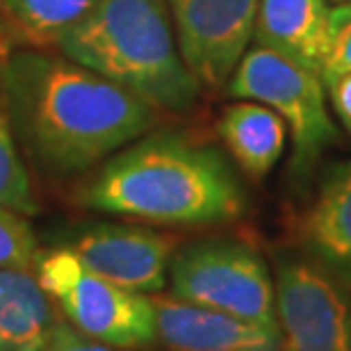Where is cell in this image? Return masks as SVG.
Returning <instances> with one entry per match:
<instances>
[{"instance_id":"15","label":"cell","mask_w":351,"mask_h":351,"mask_svg":"<svg viewBox=\"0 0 351 351\" xmlns=\"http://www.w3.org/2000/svg\"><path fill=\"white\" fill-rule=\"evenodd\" d=\"M101 0H0L12 37L34 48H58Z\"/></svg>"},{"instance_id":"14","label":"cell","mask_w":351,"mask_h":351,"mask_svg":"<svg viewBox=\"0 0 351 351\" xmlns=\"http://www.w3.org/2000/svg\"><path fill=\"white\" fill-rule=\"evenodd\" d=\"M217 130L237 167L254 180H263L283 156L287 125L263 103L237 101L228 105Z\"/></svg>"},{"instance_id":"8","label":"cell","mask_w":351,"mask_h":351,"mask_svg":"<svg viewBox=\"0 0 351 351\" xmlns=\"http://www.w3.org/2000/svg\"><path fill=\"white\" fill-rule=\"evenodd\" d=\"M180 58L201 87L221 89L254 39L258 0H167Z\"/></svg>"},{"instance_id":"11","label":"cell","mask_w":351,"mask_h":351,"mask_svg":"<svg viewBox=\"0 0 351 351\" xmlns=\"http://www.w3.org/2000/svg\"><path fill=\"white\" fill-rule=\"evenodd\" d=\"M156 335L169 351H283L278 328L151 294Z\"/></svg>"},{"instance_id":"3","label":"cell","mask_w":351,"mask_h":351,"mask_svg":"<svg viewBox=\"0 0 351 351\" xmlns=\"http://www.w3.org/2000/svg\"><path fill=\"white\" fill-rule=\"evenodd\" d=\"M58 48L156 110L187 112L201 96L173 41L167 0H101Z\"/></svg>"},{"instance_id":"2","label":"cell","mask_w":351,"mask_h":351,"mask_svg":"<svg viewBox=\"0 0 351 351\" xmlns=\"http://www.w3.org/2000/svg\"><path fill=\"white\" fill-rule=\"evenodd\" d=\"M78 201L165 226H213L247 210V192L226 158L178 135H153L121 151L80 189Z\"/></svg>"},{"instance_id":"12","label":"cell","mask_w":351,"mask_h":351,"mask_svg":"<svg viewBox=\"0 0 351 351\" xmlns=\"http://www.w3.org/2000/svg\"><path fill=\"white\" fill-rule=\"evenodd\" d=\"M328 0H258L254 41L322 73L328 37Z\"/></svg>"},{"instance_id":"5","label":"cell","mask_w":351,"mask_h":351,"mask_svg":"<svg viewBox=\"0 0 351 351\" xmlns=\"http://www.w3.org/2000/svg\"><path fill=\"white\" fill-rule=\"evenodd\" d=\"M226 94L237 101L263 103L283 119L292 135V171L297 176L311 173L338 137L319 73L267 48L254 46L244 53L226 82Z\"/></svg>"},{"instance_id":"6","label":"cell","mask_w":351,"mask_h":351,"mask_svg":"<svg viewBox=\"0 0 351 351\" xmlns=\"http://www.w3.org/2000/svg\"><path fill=\"white\" fill-rule=\"evenodd\" d=\"M171 297L265 326H276L274 276L254 247L237 240H203L169 263Z\"/></svg>"},{"instance_id":"18","label":"cell","mask_w":351,"mask_h":351,"mask_svg":"<svg viewBox=\"0 0 351 351\" xmlns=\"http://www.w3.org/2000/svg\"><path fill=\"white\" fill-rule=\"evenodd\" d=\"M351 71V3H338L328 14V37L326 53L319 78Z\"/></svg>"},{"instance_id":"16","label":"cell","mask_w":351,"mask_h":351,"mask_svg":"<svg viewBox=\"0 0 351 351\" xmlns=\"http://www.w3.org/2000/svg\"><path fill=\"white\" fill-rule=\"evenodd\" d=\"M0 206L21 215L37 213L30 176L21 162L5 114L0 112Z\"/></svg>"},{"instance_id":"7","label":"cell","mask_w":351,"mask_h":351,"mask_svg":"<svg viewBox=\"0 0 351 351\" xmlns=\"http://www.w3.org/2000/svg\"><path fill=\"white\" fill-rule=\"evenodd\" d=\"M274 304L283 351H351L349 290L304 256H280Z\"/></svg>"},{"instance_id":"21","label":"cell","mask_w":351,"mask_h":351,"mask_svg":"<svg viewBox=\"0 0 351 351\" xmlns=\"http://www.w3.org/2000/svg\"><path fill=\"white\" fill-rule=\"evenodd\" d=\"M331 3H335V5H338V3H351V0H331Z\"/></svg>"},{"instance_id":"19","label":"cell","mask_w":351,"mask_h":351,"mask_svg":"<svg viewBox=\"0 0 351 351\" xmlns=\"http://www.w3.org/2000/svg\"><path fill=\"white\" fill-rule=\"evenodd\" d=\"M44 351H128V349H117L110 345H103V342H96L82 335L80 331H75L71 324L66 322H60L55 326V331L48 340V345Z\"/></svg>"},{"instance_id":"20","label":"cell","mask_w":351,"mask_h":351,"mask_svg":"<svg viewBox=\"0 0 351 351\" xmlns=\"http://www.w3.org/2000/svg\"><path fill=\"white\" fill-rule=\"evenodd\" d=\"M326 87V96L331 98V105L345 128L351 132V71L331 75V78L322 80Z\"/></svg>"},{"instance_id":"10","label":"cell","mask_w":351,"mask_h":351,"mask_svg":"<svg viewBox=\"0 0 351 351\" xmlns=\"http://www.w3.org/2000/svg\"><path fill=\"white\" fill-rule=\"evenodd\" d=\"M297 244L335 283L351 292V160L328 165L297 219Z\"/></svg>"},{"instance_id":"4","label":"cell","mask_w":351,"mask_h":351,"mask_svg":"<svg viewBox=\"0 0 351 351\" xmlns=\"http://www.w3.org/2000/svg\"><path fill=\"white\" fill-rule=\"evenodd\" d=\"M37 280L75 331L117 349L158 340L151 294H139L89 271L69 249L37 258Z\"/></svg>"},{"instance_id":"13","label":"cell","mask_w":351,"mask_h":351,"mask_svg":"<svg viewBox=\"0 0 351 351\" xmlns=\"http://www.w3.org/2000/svg\"><path fill=\"white\" fill-rule=\"evenodd\" d=\"M58 306L30 269H0V351H44Z\"/></svg>"},{"instance_id":"9","label":"cell","mask_w":351,"mask_h":351,"mask_svg":"<svg viewBox=\"0 0 351 351\" xmlns=\"http://www.w3.org/2000/svg\"><path fill=\"white\" fill-rule=\"evenodd\" d=\"M89 271L125 290L158 294L165 290L173 240L149 228L94 226L66 247Z\"/></svg>"},{"instance_id":"1","label":"cell","mask_w":351,"mask_h":351,"mask_svg":"<svg viewBox=\"0 0 351 351\" xmlns=\"http://www.w3.org/2000/svg\"><path fill=\"white\" fill-rule=\"evenodd\" d=\"M0 87L25 149L53 173L85 171L158 121L156 108L130 89L39 51L7 55Z\"/></svg>"},{"instance_id":"17","label":"cell","mask_w":351,"mask_h":351,"mask_svg":"<svg viewBox=\"0 0 351 351\" xmlns=\"http://www.w3.org/2000/svg\"><path fill=\"white\" fill-rule=\"evenodd\" d=\"M37 240L21 213L0 206V269H30L37 265Z\"/></svg>"}]
</instances>
